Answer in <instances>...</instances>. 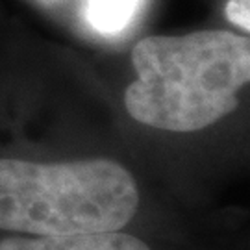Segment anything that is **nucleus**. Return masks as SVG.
I'll return each mask as SVG.
<instances>
[{
    "label": "nucleus",
    "instance_id": "obj_1",
    "mask_svg": "<svg viewBox=\"0 0 250 250\" xmlns=\"http://www.w3.org/2000/svg\"><path fill=\"white\" fill-rule=\"evenodd\" d=\"M137 80L125 93L137 123L165 132H197L239 106L250 80V41L228 30L150 36L132 50Z\"/></svg>",
    "mask_w": 250,
    "mask_h": 250
},
{
    "label": "nucleus",
    "instance_id": "obj_2",
    "mask_svg": "<svg viewBox=\"0 0 250 250\" xmlns=\"http://www.w3.org/2000/svg\"><path fill=\"white\" fill-rule=\"evenodd\" d=\"M137 206L134 176L113 160L0 158V230L32 235L117 232L134 219Z\"/></svg>",
    "mask_w": 250,
    "mask_h": 250
},
{
    "label": "nucleus",
    "instance_id": "obj_3",
    "mask_svg": "<svg viewBox=\"0 0 250 250\" xmlns=\"http://www.w3.org/2000/svg\"><path fill=\"white\" fill-rule=\"evenodd\" d=\"M0 250H150L145 241L125 232H89L65 235L8 237Z\"/></svg>",
    "mask_w": 250,
    "mask_h": 250
},
{
    "label": "nucleus",
    "instance_id": "obj_4",
    "mask_svg": "<svg viewBox=\"0 0 250 250\" xmlns=\"http://www.w3.org/2000/svg\"><path fill=\"white\" fill-rule=\"evenodd\" d=\"M139 0H87V19L102 34L119 32L130 22Z\"/></svg>",
    "mask_w": 250,
    "mask_h": 250
},
{
    "label": "nucleus",
    "instance_id": "obj_5",
    "mask_svg": "<svg viewBox=\"0 0 250 250\" xmlns=\"http://www.w3.org/2000/svg\"><path fill=\"white\" fill-rule=\"evenodd\" d=\"M226 17L235 26L245 30V34H249L250 30V0H228L226 2Z\"/></svg>",
    "mask_w": 250,
    "mask_h": 250
}]
</instances>
